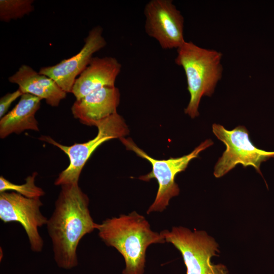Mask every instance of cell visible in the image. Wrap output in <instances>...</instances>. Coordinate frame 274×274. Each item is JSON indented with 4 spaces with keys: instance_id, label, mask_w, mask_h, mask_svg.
I'll return each mask as SVG.
<instances>
[{
    "instance_id": "1",
    "label": "cell",
    "mask_w": 274,
    "mask_h": 274,
    "mask_svg": "<svg viewBox=\"0 0 274 274\" xmlns=\"http://www.w3.org/2000/svg\"><path fill=\"white\" fill-rule=\"evenodd\" d=\"M89 198L79 183L61 186L54 209L46 227L58 267L71 269L78 264V246L86 234L96 229L89 210Z\"/></svg>"
},
{
    "instance_id": "2",
    "label": "cell",
    "mask_w": 274,
    "mask_h": 274,
    "mask_svg": "<svg viewBox=\"0 0 274 274\" xmlns=\"http://www.w3.org/2000/svg\"><path fill=\"white\" fill-rule=\"evenodd\" d=\"M96 229L107 246L123 256L125 263L123 274H143L147 248L165 242L160 233L152 231L145 217L135 211L108 218L97 224Z\"/></svg>"
},
{
    "instance_id": "3",
    "label": "cell",
    "mask_w": 274,
    "mask_h": 274,
    "mask_svg": "<svg viewBox=\"0 0 274 274\" xmlns=\"http://www.w3.org/2000/svg\"><path fill=\"white\" fill-rule=\"evenodd\" d=\"M222 57L220 52L200 47L192 42L185 41L177 49L175 63L184 71L190 96L184 112L192 118L199 116L201 97L211 96L222 78Z\"/></svg>"
},
{
    "instance_id": "4",
    "label": "cell",
    "mask_w": 274,
    "mask_h": 274,
    "mask_svg": "<svg viewBox=\"0 0 274 274\" xmlns=\"http://www.w3.org/2000/svg\"><path fill=\"white\" fill-rule=\"evenodd\" d=\"M119 139L127 149L133 151L139 157L147 160L152 165V171L139 178L145 181L154 178L158 183L155 199L147 210L148 214L152 212H162L166 209L170 199L179 193V188L175 181L176 176L185 170L191 160L198 157L201 151L213 144L211 140H207L187 155L177 158L170 157L168 159L158 160L148 155L138 147L131 139L124 137Z\"/></svg>"
},
{
    "instance_id": "5",
    "label": "cell",
    "mask_w": 274,
    "mask_h": 274,
    "mask_svg": "<svg viewBox=\"0 0 274 274\" xmlns=\"http://www.w3.org/2000/svg\"><path fill=\"white\" fill-rule=\"evenodd\" d=\"M98 132L93 139L83 143L65 146L49 136L42 135L39 140L52 144L61 150L70 160L68 166L62 170L54 182L56 186L79 183L81 171L93 152L102 143L128 134V128L123 118L116 113L98 122Z\"/></svg>"
},
{
    "instance_id": "6",
    "label": "cell",
    "mask_w": 274,
    "mask_h": 274,
    "mask_svg": "<svg viewBox=\"0 0 274 274\" xmlns=\"http://www.w3.org/2000/svg\"><path fill=\"white\" fill-rule=\"evenodd\" d=\"M165 242L172 244L181 253L186 274H229L222 264H214L211 258L217 256L218 244L204 231H192L183 227H173L160 232Z\"/></svg>"
},
{
    "instance_id": "7",
    "label": "cell",
    "mask_w": 274,
    "mask_h": 274,
    "mask_svg": "<svg viewBox=\"0 0 274 274\" xmlns=\"http://www.w3.org/2000/svg\"><path fill=\"white\" fill-rule=\"evenodd\" d=\"M212 130L226 147L215 165L214 175L216 178L223 176L238 164L245 167L252 166L261 175V163L274 157V151H266L254 146L244 126L239 125L228 130L220 124H214Z\"/></svg>"
},
{
    "instance_id": "8",
    "label": "cell",
    "mask_w": 274,
    "mask_h": 274,
    "mask_svg": "<svg viewBox=\"0 0 274 274\" xmlns=\"http://www.w3.org/2000/svg\"><path fill=\"white\" fill-rule=\"evenodd\" d=\"M43 203L39 197L27 198L14 192L0 193V219L5 223H20L28 237L30 248L42 252L44 241L39 228L46 225L48 219L41 212Z\"/></svg>"
},
{
    "instance_id": "9",
    "label": "cell",
    "mask_w": 274,
    "mask_h": 274,
    "mask_svg": "<svg viewBox=\"0 0 274 274\" xmlns=\"http://www.w3.org/2000/svg\"><path fill=\"white\" fill-rule=\"evenodd\" d=\"M145 29L163 49L180 47L184 42V18L171 0H151L145 6Z\"/></svg>"
},
{
    "instance_id": "10",
    "label": "cell",
    "mask_w": 274,
    "mask_h": 274,
    "mask_svg": "<svg viewBox=\"0 0 274 274\" xmlns=\"http://www.w3.org/2000/svg\"><path fill=\"white\" fill-rule=\"evenodd\" d=\"M102 31L101 26H95L89 31L77 54L54 65L42 67L39 73L52 79L65 92L72 93L76 79L88 65L93 55L106 46Z\"/></svg>"
},
{
    "instance_id": "11",
    "label": "cell",
    "mask_w": 274,
    "mask_h": 274,
    "mask_svg": "<svg viewBox=\"0 0 274 274\" xmlns=\"http://www.w3.org/2000/svg\"><path fill=\"white\" fill-rule=\"evenodd\" d=\"M120 97L119 90L115 86L104 87L76 100L71 107L72 113L82 124L96 126L117 113Z\"/></svg>"
},
{
    "instance_id": "12",
    "label": "cell",
    "mask_w": 274,
    "mask_h": 274,
    "mask_svg": "<svg viewBox=\"0 0 274 274\" xmlns=\"http://www.w3.org/2000/svg\"><path fill=\"white\" fill-rule=\"evenodd\" d=\"M122 66L113 57H93L88 65L76 79L72 93L76 100L104 87L115 86Z\"/></svg>"
},
{
    "instance_id": "13",
    "label": "cell",
    "mask_w": 274,
    "mask_h": 274,
    "mask_svg": "<svg viewBox=\"0 0 274 274\" xmlns=\"http://www.w3.org/2000/svg\"><path fill=\"white\" fill-rule=\"evenodd\" d=\"M8 80L17 84L23 93H29L45 99L52 107L58 106L66 96L67 93L52 79L40 74L27 65H22L9 77Z\"/></svg>"
},
{
    "instance_id": "14",
    "label": "cell",
    "mask_w": 274,
    "mask_h": 274,
    "mask_svg": "<svg viewBox=\"0 0 274 274\" xmlns=\"http://www.w3.org/2000/svg\"><path fill=\"white\" fill-rule=\"evenodd\" d=\"M42 99L29 93H23L18 104L0 120V138L4 139L25 130L39 131L35 114L40 109Z\"/></svg>"
},
{
    "instance_id": "15",
    "label": "cell",
    "mask_w": 274,
    "mask_h": 274,
    "mask_svg": "<svg viewBox=\"0 0 274 274\" xmlns=\"http://www.w3.org/2000/svg\"><path fill=\"white\" fill-rule=\"evenodd\" d=\"M33 0H0V20L9 22L21 18L34 10Z\"/></svg>"
},
{
    "instance_id": "16",
    "label": "cell",
    "mask_w": 274,
    "mask_h": 274,
    "mask_svg": "<svg viewBox=\"0 0 274 274\" xmlns=\"http://www.w3.org/2000/svg\"><path fill=\"white\" fill-rule=\"evenodd\" d=\"M38 173L34 172L25 179L24 184L18 185L9 181L3 176L0 177V193L11 191L17 192L27 198L40 197L45 194V192L35 184Z\"/></svg>"
},
{
    "instance_id": "17",
    "label": "cell",
    "mask_w": 274,
    "mask_h": 274,
    "mask_svg": "<svg viewBox=\"0 0 274 274\" xmlns=\"http://www.w3.org/2000/svg\"><path fill=\"white\" fill-rule=\"evenodd\" d=\"M23 93L18 88L17 90L8 93L0 99V118H2L6 114L11 105Z\"/></svg>"
}]
</instances>
